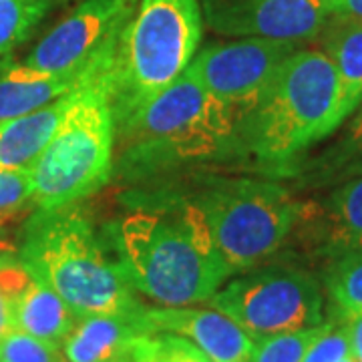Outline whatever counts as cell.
<instances>
[{"instance_id":"obj_1","label":"cell","mask_w":362,"mask_h":362,"mask_svg":"<svg viewBox=\"0 0 362 362\" xmlns=\"http://www.w3.org/2000/svg\"><path fill=\"white\" fill-rule=\"evenodd\" d=\"M111 238L131 288L161 306L207 302L232 278L192 199L141 207Z\"/></svg>"},{"instance_id":"obj_2","label":"cell","mask_w":362,"mask_h":362,"mask_svg":"<svg viewBox=\"0 0 362 362\" xmlns=\"http://www.w3.org/2000/svg\"><path fill=\"white\" fill-rule=\"evenodd\" d=\"M18 250L28 272L57 292L77 318L143 308L117 258L105 252L77 204L39 207L26 220Z\"/></svg>"},{"instance_id":"obj_3","label":"cell","mask_w":362,"mask_h":362,"mask_svg":"<svg viewBox=\"0 0 362 362\" xmlns=\"http://www.w3.org/2000/svg\"><path fill=\"white\" fill-rule=\"evenodd\" d=\"M117 42L83 71L71 89V103L59 129L28 173L33 202L40 209L77 204L105 185L113 171L111 69Z\"/></svg>"},{"instance_id":"obj_4","label":"cell","mask_w":362,"mask_h":362,"mask_svg":"<svg viewBox=\"0 0 362 362\" xmlns=\"http://www.w3.org/2000/svg\"><path fill=\"white\" fill-rule=\"evenodd\" d=\"M238 121V137L252 156L266 165H288L342 125L332 61L320 49H296L258 105Z\"/></svg>"},{"instance_id":"obj_5","label":"cell","mask_w":362,"mask_h":362,"mask_svg":"<svg viewBox=\"0 0 362 362\" xmlns=\"http://www.w3.org/2000/svg\"><path fill=\"white\" fill-rule=\"evenodd\" d=\"M129 169H157L220 156L238 137V117L185 69L175 83L115 125Z\"/></svg>"},{"instance_id":"obj_6","label":"cell","mask_w":362,"mask_h":362,"mask_svg":"<svg viewBox=\"0 0 362 362\" xmlns=\"http://www.w3.org/2000/svg\"><path fill=\"white\" fill-rule=\"evenodd\" d=\"M202 40L199 0H139L121 30L111 69L115 125L185 73Z\"/></svg>"},{"instance_id":"obj_7","label":"cell","mask_w":362,"mask_h":362,"mask_svg":"<svg viewBox=\"0 0 362 362\" xmlns=\"http://www.w3.org/2000/svg\"><path fill=\"white\" fill-rule=\"evenodd\" d=\"M192 202L230 276L272 258L292 235L300 216V202L292 192L264 180H214Z\"/></svg>"},{"instance_id":"obj_8","label":"cell","mask_w":362,"mask_h":362,"mask_svg":"<svg viewBox=\"0 0 362 362\" xmlns=\"http://www.w3.org/2000/svg\"><path fill=\"white\" fill-rule=\"evenodd\" d=\"M247 337L288 334L324 322V294L318 280L296 266H258L223 284L209 300Z\"/></svg>"},{"instance_id":"obj_9","label":"cell","mask_w":362,"mask_h":362,"mask_svg":"<svg viewBox=\"0 0 362 362\" xmlns=\"http://www.w3.org/2000/svg\"><path fill=\"white\" fill-rule=\"evenodd\" d=\"M296 49L294 42L270 39L209 45L195 54L187 71L240 119L258 105L278 69Z\"/></svg>"},{"instance_id":"obj_10","label":"cell","mask_w":362,"mask_h":362,"mask_svg":"<svg viewBox=\"0 0 362 362\" xmlns=\"http://www.w3.org/2000/svg\"><path fill=\"white\" fill-rule=\"evenodd\" d=\"M139 0H83L35 45L25 63L45 73H81L113 47Z\"/></svg>"},{"instance_id":"obj_11","label":"cell","mask_w":362,"mask_h":362,"mask_svg":"<svg viewBox=\"0 0 362 362\" xmlns=\"http://www.w3.org/2000/svg\"><path fill=\"white\" fill-rule=\"evenodd\" d=\"M214 33L240 39L306 42L318 39L330 16L328 0H202Z\"/></svg>"},{"instance_id":"obj_12","label":"cell","mask_w":362,"mask_h":362,"mask_svg":"<svg viewBox=\"0 0 362 362\" xmlns=\"http://www.w3.org/2000/svg\"><path fill=\"white\" fill-rule=\"evenodd\" d=\"M292 235L310 254L332 262L362 250V171L344 175L322 199L300 202Z\"/></svg>"},{"instance_id":"obj_13","label":"cell","mask_w":362,"mask_h":362,"mask_svg":"<svg viewBox=\"0 0 362 362\" xmlns=\"http://www.w3.org/2000/svg\"><path fill=\"white\" fill-rule=\"evenodd\" d=\"M143 320L153 334H175L202 350L211 362H240L252 356L254 338L223 312L159 306L143 308Z\"/></svg>"},{"instance_id":"obj_14","label":"cell","mask_w":362,"mask_h":362,"mask_svg":"<svg viewBox=\"0 0 362 362\" xmlns=\"http://www.w3.org/2000/svg\"><path fill=\"white\" fill-rule=\"evenodd\" d=\"M143 308L133 314L77 318L61 344L65 361L141 362L156 337L143 320Z\"/></svg>"},{"instance_id":"obj_15","label":"cell","mask_w":362,"mask_h":362,"mask_svg":"<svg viewBox=\"0 0 362 362\" xmlns=\"http://www.w3.org/2000/svg\"><path fill=\"white\" fill-rule=\"evenodd\" d=\"M83 71L45 73L28 66L25 61L18 63L11 57L0 59V123L33 113L57 101L75 87Z\"/></svg>"},{"instance_id":"obj_16","label":"cell","mask_w":362,"mask_h":362,"mask_svg":"<svg viewBox=\"0 0 362 362\" xmlns=\"http://www.w3.org/2000/svg\"><path fill=\"white\" fill-rule=\"evenodd\" d=\"M69 103L71 90L33 113L0 123V171L30 173L54 131L59 129Z\"/></svg>"},{"instance_id":"obj_17","label":"cell","mask_w":362,"mask_h":362,"mask_svg":"<svg viewBox=\"0 0 362 362\" xmlns=\"http://www.w3.org/2000/svg\"><path fill=\"white\" fill-rule=\"evenodd\" d=\"M318 39L337 69L338 119L344 123L362 103V21L330 14Z\"/></svg>"},{"instance_id":"obj_18","label":"cell","mask_w":362,"mask_h":362,"mask_svg":"<svg viewBox=\"0 0 362 362\" xmlns=\"http://www.w3.org/2000/svg\"><path fill=\"white\" fill-rule=\"evenodd\" d=\"M11 312L16 330L47 340L59 349L77 322V316L61 296L35 276L11 302Z\"/></svg>"},{"instance_id":"obj_19","label":"cell","mask_w":362,"mask_h":362,"mask_svg":"<svg viewBox=\"0 0 362 362\" xmlns=\"http://www.w3.org/2000/svg\"><path fill=\"white\" fill-rule=\"evenodd\" d=\"M326 294L334 320H354L362 316V250L332 262L326 274Z\"/></svg>"},{"instance_id":"obj_20","label":"cell","mask_w":362,"mask_h":362,"mask_svg":"<svg viewBox=\"0 0 362 362\" xmlns=\"http://www.w3.org/2000/svg\"><path fill=\"white\" fill-rule=\"evenodd\" d=\"M54 0H0V59L23 45L49 14Z\"/></svg>"},{"instance_id":"obj_21","label":"cell","mask_w":362,"mask_h":362,"mask_svg":"<svg viewBox=\"0 0 362 362\" xmlns=\"http://www.w3.org/2000/svg\"><path fill=\"white\" fill-rule=\"evenodd\" d=\"M328 326V320H324L320 326L296 330L288 334H276V337L259 338L254 340L252 350V362H302L306 352L312 346V342L322 334Z\"/></svg>"},{"instance_id":"obj_22","label":"cell","mask_w":362,"mask_h":362,"mask_svg":"<svg viewBox=\"0 0 362 362\" xmlns=\"http://www.w3.org/2000/svg\"><path fill=\"white\" fill-rule=\"evenodd\" d=\"M0 362H66L59 346L30 337L23 330H11L0 338Z\"/></svg>"},{"instance_id":"obj_23","label":"cell","mask_w":362,"mask_h":362,"mask_svg":"<svg viewBox=\"0 0 362 362\" xmlns=\"http://www.w3.org/2000/svg\"><path fill=\"white\" fill-rule=\"evenodd\" d=\"M324 171L326 173L338 171L342 175L362 171V103L356 107L342 139L337 143V147L328 151Z\"/></svg>"},{"instance_id":"obj_24","label":"cell","mask_w":362,"mask_h":362,"mask_svg":"<svg viewBox=\"0 0 362 362\" xmlns=\"http://www.w3.org/2000/svg\"><path fill=\"white\" fill-rule=\"evenodd\" d=\"M33 206L30 175L23 171H0V232Z\"/></svg>"},{"instance_id":"obj_25","label":"cell","mask_w":362,"mask_h":362,"mask_svg":"<svg viewBox=\"0 0 362 362\" xmlns=\"http://www.w3.org/2000/svg\"><path fill=\"white\" fill-rule=\"evenodd\" d=\"M352 356L350 326L344 320H328V326L320 337L312 342L302 362H340Z\"/></svg>"},{"instance_id":"obj_26","label":"cell","mask_w":362,"mask_h":362,"mask_svg":"<svg viewBox=\"0 0 362 362\" xmlns=\"http://www.w3.org/2000/svg\"><path fill=\"white\" fill-rule=\"evenodd\" d=\"M141 362H211L202 350L175 334H156Z\"/></svg>"},{"instance_id":"obj_27","label":"cell","mask_w":362,"mask_h":362,"mask_svg":"<svg viewBox=\"0 0 362 362\" xmlns=\"http://www.w3.org/2000/svg\"><path fill=\"white\" fill-rule=\"evenodd\" d=\"M330 14L362 21V0H328Z\"/></svg>"},{"instance_id":"obj_28","label":"cell","mask_w":362,"mask_h":362,"mask_svg":"<svg viewBox=\"0 0 362 362\" xmlns=\"http://www.w3.org/2000/svg\"><path fill=\"white\" fill-rule=\"evenodd\" d=\"M350 340H352V356L354 361L362 362V316L349 320Z\"/></svg>"},{"instance_id":"obj_29","label":"cell","mask_w":362,"mask_h":362,"mask_svg":"<svg viewBox=\"0 0 362 362\" xmlns=\"http://www.w3.org/2000/svg\"><path fill=\"white\" fill-rule=\"evenodd\" d=\"M11 330H16L14 328L13 320V312H11V306L4 298L0 296V338L6 337Z\"/></svg>"},{"instance_id":"obj_30","label":"cell","mask_w":362,"mask_h":362,"mask_svg":"<svg viewBox=\"0 0 362 362\" xmlns=\"http://www.w3.org/2000/svg\"><path fill=\"white\" fill-rule=\"evenodd\" d=\"M340 362H356V361H354V356H346V358H342Z\"/></svg>"},{"instance_id":"obj_31","label":"cell","mask_w":362,"mask_h":362,"mask_svg":"<svg viewBox=\"0 0 362 362\" xmlns=\"http://www.w3.org/2000/svg\"><path fill=\"white\" fill-rule=\"evenodd\" d=\"M240 362H252V361H250V358H246V361H240Z\"/></svg>"}]
</instances>
